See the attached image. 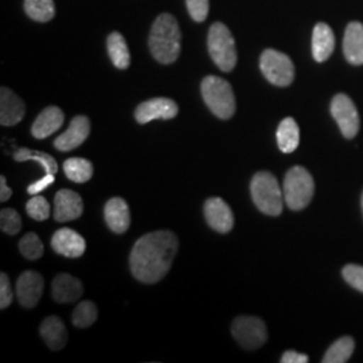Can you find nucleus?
<instances>
[{
    "instance_id": "f257e3e1",
    "label": "nucleus",
    "mask_w": 363,
    "mask_h": 363,
    "mask_svg": "<svg viewBox=\"0 0 363 363\" xmlns=\"http://www.w3.org/2000/svg\"><path fill=\"white\" fill-rule=\"evenodd\" d=\"M178 247V237L169 230L145 234L130 252V272L142 283L155 284L169 273Z\"/></svg>"
},
{
    "instance_id": "f03ea898",
    "label": "nucleus",
    "mask_w": 363,
    "mask_h": 363,
    "mask_svg": "<svg viewBox=\"0 0 363 363\" xmlns=\"http://www.w3.org/2000/svg\"><path fill=\"white\" fill-rule=\"evenodd\" d=\"M148 45L154 58L160 64L169 65L177 61L181 52V30L172 15L162 13L156 18Z\"/></svg>"
},
{
    "instance_id": "7ed1b4c3",
    "label": "nucleus",
    "mask_w": 363,
    "mask_h": 363,
    "mask_svg": "<svg viewBox=\"0 0 363 363\" xmlns=\"http://www.w3.org/2000/svg\"><path fill=\"white\" fill-rule=\"evenodd\" d=\"M250 194L255 205L267 216L277 217L284 208V194L271 172H257L250 183Z\"/></svg>"
},
{
    "instance_id": "20e7f679",
    "label": "nucleus",
    "mask_w": 363,
    "mask_h": 363,
    "mask_svg": "<svg viewBox=\"0 0 363 363\" xmlns=\"http://www.w3.org/2000/svg\"><path fill=\"white\" fill-rule=\"evenodd\" d=\"M201 91L210 111L222 120H229L235 113V99L232 85L216 76L203 78Z\"/></svg>"
},
{
    "instance_id": "39448f33",
    "label": "nucleus",
    "mask_w": 363,
    "mask_h": 363,
    "mask_svg": "<svg viewBox=\"0 0 363 363\" xmlns=\"http://www.w3.org/2000/svg\"><path fill=\"white\" fill-rule=\"evenodd\" d=\"M315 191L312 175L301 166L292 167L286 172L283 184L284 202L291 210H303L311 202Z\"/></svg>"
},
{
    "instance_id": "423d86ee",
    "label": "nucleus",
    "mask_w": 363,
    "mask_h": 363,
    "mask_svg": "<svg viewBox=\"0 0 363 363\" xmlns=\"http://www.w3.org/2000/svg\"><path fill=\"white\" fill-rule=\"evenodd\" d=\"M208 46L214 64L222 72H232L237 64V50L230 30L223 23L216 22L208 30Z\"/></svg>"
},
{
    "instance_id": "0eeeda50",
    "label": "nucleus",
    "mask_w": 363,
    "mask_h": 363,
    "mask_svg": "<svg viewBox=\"0 0 363 363\" xmlns=\"http://www.w3.org/2000/svg\"><path fill=\"white\" fill-rule=\"evenodd\" d=\"M259 67L265 78L276 86H288L295 78V66L284 52L267 49L261 54Z\"/></svg>"
},
{
    "instance_id": "6e6552de",
    "label": "nucleus",
    "mask_w": 363,
    "mask_h": 363,
    "mask_svg": "<svg viewBox=\"0 0 363 363\" xmlns=\"http://www.w3.org/2000/svg\"><path fill=\"white\" fill-rule=\"evenodd\" d=\"M232 334L247 350H257L268 339L267 325L256 316H238L232 325Z\"/></svg>"
},
{
    "instance_id": "1a4fd4ad",
    "label": "nucleus",
    "mask_w": 363,
    "mask_h": 363,
    "mask_svg": "<svg viewBox=\"0 0 363 363\" xmlns=\"http://www.w3.org/2000/svg\"><path fill=\"white\" fill-rule=\"evenodd\" d=\"M331 115L346 139H352L359 130V115L349 96L337 94L331 103Z\"/></svg>"
},
{
    "instance_id": "9d476101",
    "label": "nucleus",
    "mask_w": 363,
    "mask_h": 363,
    "mask_svg": "<svg viewBox=\"0 0 363 363\" xmlns=\"http://www.w3.org/2000/svg\"><path fill=\"white\" fill-rule=\"evenodd\" d=\"M179 108L171 99L157 97L144 101L135 111V118L139 124H147L154 120H171L178 115Z\"/></svg>"
},
{
    "instance_id": "9b49d317",
    "label": "nucleus",
    "mask_w": 363,
    "mask_h": 363,
    "mask_svg": "<svg viewBox=\"0 0 363 363\" xmlns=\"http://www.w3.org/2000/svg\"><path fill=\"white\" fill-rule=\"evenodd\" d=\"M208 226L218 233H229L234 226V216L229 205L218 196L208 198L203 206Z\"/></svg>"
},
{
    "instance_id": "f8f14e48",
    "label": "nucleus",
    "mask_w": 363,
    "mask_h": 363,
    "mask_svg": "<svg viewBox=\"0 0 363 363\" xmlns=\"http://www.w3.org/2000/svg\"><path fill=\"white\" fill-rule=\"evenodd\" d=\"M43 277L35 271L22 273L16 281V298L25 308H34L43 294Z\"/></svg>"
},
{
    "instance_id": "ddd939ff",
    "label": "nucleus",
    "mask_w": 363,
    "mask_h": 363,
    "mask_svg": "<svg viewBox=\"0 0 363 363\" xmlns=\"http://www.w3.org/2000/svg\"><path fill=\"white\" fill-rule=\"evenodd\" d=\"M89 133H91L89 118L86 116H76L72 120L69 128L55 139L54 147L61 152L76 150L88 139Z\"/></svg>"
},
{
    "instance_id": "4468645a",
    "label": "nucleus",
    "mask_w": 363,
    "mask_h": 363,
    "mask_svg": "<svg viewBox=\"0 0 363 363\" xmlns=\"http://www.w3.org/2000/svg\"><path fill=\"white\" fill-rule=\"evenodd\" d=\"M84 213L82 198L72 190H60L54 198V220L67 222L79 218Z\"/></svg>"
},
{
    "instance_id": "2eb2a0df",
    "label": "nucleus",
    "mask_w": 363,
    "mask_h": 363,
    "mask_svg": "<svg viewBox=\"0 0 363 363\" xmlns=\"http://www.w3.org/2000/svg\"><path fill=\"white\" fill-rule=\"evenodd\" d=\"M52 247L54 252L67 259H78L85 253L86 242L81 234L69 228H64L52 235Z\"/></svg>"
},
{
    "instance_id": "dca6fc26",
    "label": "nucleus",
    "mask_w": 363,
    "mask_h": 363,
    "mask_svg": "<svg viewBox=\"0 0 363 363\" xmlns=\"http://www.w3.org/2000/svg\"><path fill=\"white\" fill-rule=\"evenodd\" d=\"M26 113V106L21 97L3 86L0 91V124L4 127L16 125Z\"/></svg>"
},
{
    "instance_id": "f3484780",
    "label": "nucleus",
    "mask_w": 363,
    "mask_h": 363,
    "mask_svg": "<svg viewBox=\"0 0 363 363\" xmlns=\"http://www.w3.org/2000/svg\"><path fill=\"white\" fill-rule=\"evenodd\" d=\"M105 222L113 233H125L130 225L128 203L123 198H112L104 208Z\"/></svg>"
},
{
    "instance_id": "a211bd4d",
    "label": "nucleus",
    "mask_w": 363,
    "mask_h": 363,
    "mask_svg": "<svg viewBox=\"0 0 363 363\" xmlns=\"http://www.w3.org/2000/svg\"><path fill=\"white\" fill-rule=\"evenodd\" d=\"M64 121L65 115L58 106H48L35 118L31 127V133L35 139H46L60 130Z\"/></svg>"
},
{
    "instance_id": "6ab92c4d",
    "label": "nucleus",
    "mask_w": 363,
    "mask_h": 363,
    "mask_svg": "<svg viewBox=\"0 0 363 363\" xmlns=\"http://www.w3.org/2000/svg\"><path fill=\"white\" fill-rule=\"evenodd\" d=\"M52 298L57 303L65 304L77 301L78 298L82 296L84 286L74 276L61 273L52 281Z\"/></svg>"
},
{
    "instance_id": "aec40b11",
    "label": "nucleus",
    "mask_w": 363,
    "mask_h": 363,
    "mask_svg": "<svg viewBox=\"0 0 363 363\" xmlns=\"http://www.w3.org/2000/svg\"><path fill=\"white\" fill-rule=\"evenodd\" d=\"M343 52L351 65H363V25L351 22L345 31Z\"/></svg>"
},
{
    "instance_id": "412c9836",
    "label": "nucleus",
    "mask_w": 363,
    "mask_h": 363,
    "mask_svg": "<svg viewBox=\"0 0 363 363\" xmlns=\"http://www.w3.org/2000/svg\"><path fill=\"white\" fill-rule=\"evenodd\" d=\"M335 49V35L331 27L318 23L312 34V55L316 62H325Z\"/></svg>"
},
{
    "instance_id": "4be33fe9",
    "label": "nucleus",
    "mask_w": 363,
    "mask_h": 363,
    "mask_svg": "<svg viewBox=\"0 0 363 363\" xmlns=\"http://www.w3.org/2000/svg\"><path fill=\"white\" fill-rule=\"evenodd\" d=\"M39 333L48 347L52 350H62L67 343V330L64 322L57 316L46 318L40 325Z\"/></svg>"
},
{
    "instance_id": "5701e85b",
    "label": "nucleus",
    "mask_w": 363,
    "mask_h": 363,
    "mask_svg": "<svg viewBox=\"0 0 363 363\" xmlns=\"http://www.w3.org/2000/svg\"><path fill=\"white\" fill-rule=\"evenodd\" d=\"M277 144L281 152L291 154L298 147L300 143V130H298V123L292 117H286L279 128H277Z\"/></svg>"
},
{
    "instance_id": "b1692460",
    "label": "nucleus",
    "mask_w": 363,
    "mask_h": 363,
    "mask_svg": "<svg viewBox=\"0 0 363 363\" xmlns=\"http://www.w3.org/2000/svg\"><path fill=\"white\" fill-rule=\"evenodd\" d=\"M106 48H108V54L111 57V61L117 69H128L130 64V50L127 46V42L124 37L113 31L108 39H106Z\"/></svg>"
},
{
    "instance_id": "393cba45",
    "label": "nucleus",
    "mask_w": 363,
    "mask_h": 363,
    "mask_svg": "<svg viewBox=\"0 0 363 363\" xmlns=\"http://www.w3.org/2000/svg\"><path fill=\"white\" fill-rule=\"evenodd\" d=\"M65 175L74 183H85L93 177V164L84 157H70L64 163Z\"/></svg>"
},
{
    "instance_id": "a878e982",
    "label": "nucleus",
    "mask_w": 363,
    "mask_h": 363,
    "mask_svg": "<svg viewBox=\"0 0 363 363\" xmlns=\"http://www.w3.org/2000/svg\"><path fill=\"white\" fill-rule=\"evenodd\" d=\"M354 339L350 337H343L337 339L335 343L330 346V349L322 359L323 363H345L347 362L354 352Z\"/></svg>"
},
{
    "instance_id": "bb28decb",
    "label": "nucleus",
    "mask_w": 363,
    "mask_h": 363,
    "mask_svg": "<svg viewBox=\"0 0 363 363\" xmlns=\"http://www.w3.org/2000/svg\"><path fill=\"white\" fill-rule=\"evenodd\" d=\"M13 159H15V162H19V163L27 162V160H34L45 169L46 174H54L55 175V172L58 169L55 159L52 155H49L46 152H40V151H31V150H27V148H19L18 151H15Z\"/></svg>"
},
{
    "instance_id": "cd10ccee",
    "label": "nucleus",
    "mask_w": 363,
    "mask_h": 363,
    "mask_svg": "<svg viewBox=\"0 0 363 363\" xmlns=\"http://www.w3.org/2000/svg\"><path fill=\"white\" fill-rule=\"evenodd\" d=\"M26 13L37 22H49L54 18L55 6L52 0H25Z\"/></svg>"
},
{
    "instance_id": "c85d7f7f",
    "label": "nucleus",
    "mask_w": 363,
    "mask_h": 363,
    "mask_svg": "<svg viewBox=\"0 0 363 363\" xmlns=\"http://www.w3.org/2000/svg\"><path fill=\"white\" fill-rule=\"evenodd\" d=\"M99 311L93 301H81L73 311V325L78 328H86L97 320Z\"/></svg>"
},
{
    "instance_id": "c756f323",
    "label": "nucleus",
    "mask_w": 363,
    "mask_h": 363,
    "mask_svg": "<svg viewBox=\"0 0 363 363\" xmlns=\"http://www.w3.org/2000/svg\"><path fill=\"white\" fill-rule=\"evenodd\" d=\"M19 250L25 259H38L42 257L45 247L37 234L27 233L19 241Z\"/></svg>"
},
{
    "instance_id": "7c9ffc66",
    "label": "nucleus",
    "mask_w": 363,
    "mask_h": 363,
    "mask_svg": "<svg viewBox=\"0 0 363 363\" xmlns=\"http://www.w3.org/2000/svg\"><path fill=\"white\" fill-rule=\"evenodd\" d=\"M26 211L30 218L35 220H45L50 216V206L46 198L34 195L26 203Z\"/></svg>"
},
{
    "instance_id": "2f4dec72",
    "label": "nucleus",
    "mask_w": 363,
    "mask_h": 363,
    "mask_svg": "<svg viewBox=\"0 0 363 363\" xmlns=\"http://www.w3.org/2000/svg\"><path fill=\"white\" fill-rule=\"evenodd\" d=\"M0 229L10 235L19 233L22 229L21 216L13 208H3L0 213Z\"/></svg>"
},
{
    "instance_id": "473e14b6",
    "label": "nucleus",
    "mask_w": 363,
    "mask_h": 363,
    "mask_svg": "<svg viewBox=\"0 0 363 363\" xmlns=\"http://www.w3.org/2000/svg\"><path fill=\"white\" fill-rule=\"evenodd\" d=\"M343 279L346 280L347 284H350L352 288L357 291L363 292V267L362 265H355V264H349L343 268L342 271Z\"/></svg>"
},
{
    "instance_id": "72a5a7b5",
    "label": "nucleus",
    "mask_w": 363,
    "mask_h": 363,
    "mask_svg": "<svg viewBox=\"0 0 363 363\" xmlns=\"http://www.w3.org/2000/svg\"><path fill=\"white\" fill-rule=\"evenodd\" d=\"M186 4L195 22H203L208 18V0H186Z\"/></svg>"
},
{
    "instance_id": "f704fd0d",
    "label": "nucleus",
    "mask_w": 363,
    "mask_h": 363,
    "mask_svg": "<svg viewBox=\"0 0 363 363\" xmlns=\"http://www.w3.org/2000/svg\"><path fill=\"white\" fill-rule=\"evenodd\" d=\"M13 300V291L10 279L6 273L0 274V308L6 310L11 306Z\"/></svg>"
},
{
    "instance_id": "c9c22d12",
    "label": "nucleus",
    "mask_w": 363,
    "mask_h": 363,
    "mask_svg": "<svg viewBox=\"0 0 363 363\" xmlns=\"http://www.w3.org/2000/svg\"><path fill=\"white\" fill-rule=\"evenodd\" d=\"M54 181H55L54 174H46V175H45L43 178H40L39 181L31 183V184L28 186V189H27V193L30 195L39 194L40 191H43L45 189H48L50 184H52Z\"/></svg>"
},
{
    "instance_id": "e433bc0d",
    "label": "nucleus",
    "mask_w": 363,
    "mask_h": 363,
    "mask_svg": "<svg viewBox=\"0 0 363 363\" xmlns=\"http://www.w3.org/2000/svg\"><path fill=\"white\" fill-rule=\"evenodd\" d=\"M281 363H307L310 361L308 355L300 354L298 351H286L281 357Z\"/></svg>"
},
{
    "instance_id": "4c0bfd02",
    "label": "nucleus",
    "mask_w": 363,
    "mask_h": 363,
    "mask_svg": "<svg viewBox=\"0 0 363 363\" xmlns=\"http://www.w3.org/2000/svg\"><path fill=\"white\" fill-rule=\"evenodd\" d=\"M13 195V190L7 186L6 177L1 175L0 177V202H7Z\"/></svg>"
},
{
    "instance_id": "58836bf2",
    "label": "nucleus",
    "mask_w": 363,
    "mask_h": 363,
    "mask_svg": "<svg viewBox=\"0 0 363 363\" xmlns=\"http://www.w3.org/2000/svg\"><path fill=\"white\" fill-rule=\"evenodd\" d=\"M361 202H362V210H363V194H362V201H361Z\"/></svg>"
}]
</instances>
